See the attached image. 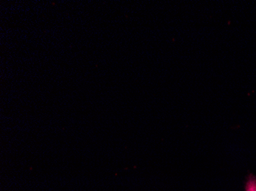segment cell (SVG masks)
Returning a JSON list of instances; mask_svg holds the SVG:
<instances>
[{
	"instance_id": "obj_1",
	"label": "cell",
	"mask_w": 256,
	"mask_h": 191,
	"mask_svg": "<svg viewBox=\"0 0 256 191\" xmlns=\"http://www.w3.org/2000/svg\"><path fill=\"white\" fill-rule=\"evenodd\" d=\"M246 191H256V178L250 177L246 185Z\"/></svg>"
}]
</instances>
